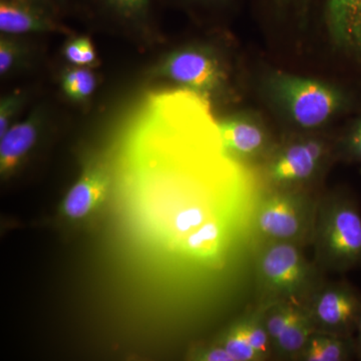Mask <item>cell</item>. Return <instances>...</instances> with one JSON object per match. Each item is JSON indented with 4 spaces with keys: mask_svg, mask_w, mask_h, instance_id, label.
Here are the masks:
<instances>
[{
    "mask_svg": "<svg viewBox=\"0 0 361 361\" xmlns=\"http://www.w3.org/2000/svg\"><path fill=\"white\" fill-rule=\"evenodd\" d=\"M322 8L337 44L361 56V0H322Z\"/></svg>",
    "mask_w": 361,
    "mask_h": 361,
    "instance_id": "obj_10",
    "label": "cell"
},
{
    "mask_svg": "<svg viewBox=\"0 0 361 361\" xmlns=\"http://www.w3.org/2000/svg\"><path fill=\"white\" fill-rule=\"evenodd\" d=\"M54 1L56 2V4H65L66 1H68V0H54Z\"/></svg>",
    "mask_w": 361,
    "mask_h": 361,
    "instance_id": "obj_27",
    "label": "cell"
},
{
    "mask_svg": "<svg viewBox=\"0 0 361 361\" xmlns=\"http://www.w3.org/2000/svg\"><path fill=\"white\" fill-rule=\"evenodd\" d=\"M97 84L96 75L87 66H71L61 73V87L63 94L77 103L89 99L96 90Z\"/></svg>",
    "mask_w": 361,
    "mask_h": 361,
    "instance_id": "obj_15",
    "label": "cell"
},
{
    "mask_svg": "<svg viewBox=\"0 0 361 361\" xmlns=\"http://www.w3.org/2000/svg\"><path fill=\"white\" fill-rule=\"evenodd\" d=\"M314 205L302 194L288 190L271 192L254 208V236L260 241L292 242L302 245L312 235Z\"/></svg>",
    "mask_w": 361,
    "mask_h": 361,
    "instance_id": "obj_3",
    "label": "cell"
},
{
    "mask_svg": "<svg viewBox=\"0 0 361 361\" xmlns=\"http://www.w3.org/2000/svg\"><path fill=\"white\" fill-rule=\"evenodd\" d=\"M311 236L320 267L344 272L361 266V214L349 197H330L316 206Z\"/></svg>",
    "mask_w": 361,
    "mask_h": 361,
    "instance_id": "obj_2",
    "label": "cell"
},
{
    "mask_svg": "<svg viewBox=\"0 0 361 361\" xmlns=\"http://www.w3.org/2000/svg\"><path fill=\"white\" fill-rule=\"evenodd\" d=\"M358 353H360V358L361 360V349H358Z\"/></svg>",
    "mask_w": 361,
    "mask_h": 361,
    "instance_id": "obj_28",
    "label": "cell"
},
{
    "mask_svg": "<svg viewBox=\"0 0 361 361\" xmlns=\"http://www.w3.org/2000/svg\"><path fill=\"white\" fill-rule=\"evenodd\" d=\"M348 148L353 156L361 160V121L356 125L349 137Z\"/></svg>",
    "mask_w": 361,
    "mask_h": 361,
    "instance_id": "obj_24",
    "label": "cell"
},
{
    "mask_svg": "<svg viewBox=\"0 0 361 361\" xmlns=\"http://www.w3.org/2000/svg\"><path fill=\"white\" fill-rule=\"evenodd\" d=\"M99 2L109 13L127 23H144L151 13L152 0H99Z\"/></svg>",
    "mask_w": 361,
    "mask_h": 361,
    "instance_id": "obj_17",
    "label": "cell"
},
{
    "mask_svg": "<svg viewBox=\"0 0 361 361\" xmlns=\"http://www.w3.org/2000/svg\"><path fill=\"white\" fill-rule=\"evenodd\" d=\"M264 310V323L271 341L276 339L279 334L290 323L293 322L304 311V307L293 303H278Z\"/></svg>",
    "mask_w": 361,
    "mask_h": 361,
    "instance_id": "obj_18",
    "label": "cell"
},
{
    "mask_svg": "<svg viewBox=\"0 0 361 361\" xmlns=\"http://www.w3.org/2000/svg\"><path fill=\"white\" fill-rule=\"evenodd\" d=\"M195 357L196 360L204 361H234L232 356L219 344L201 349Z\"/></svg>",
    "mask_w": 361,
    "mask_h": 361,
    "instance_id": "obj_23",
    "label": "cell"
},
{
    "mask_svg": "<svg viewBox=\"0 0 361 361\" xmlns=\"http://www.w3.org/2000/svg\"><path fill=\"white\" fill-rule=\"evenodd\" d=\"M26 52L25 45L14 35H2L0 39V75L2 78L25 63Z\"/></svg>",
    "mask_w": 361,
    "mask_h": 361,
    "instance_id": "obj_20",
    "label": "cell"
},
{
    "mask_svg": "<svg viewBox=\"0 0 361 361\" xmlns=\"http://www.w3.org/2000/svg\"><path fill=\"white\" fill-rule=\"evenodd\" d=\"M353 343L350 337L315 332L296 356L303 361H343L350 358Z\"/></svg>",
    "mask_w": 361,
    "mask_h": 361,
    "instance_id": "obj_13",
    "label": "cell"
},
{
    "mask_svg": "<svg viewBox=\"0 0 361 361\" xmlns=\"http://www.w3.org/2000/svg\"><path fill=\"white\" fill-rule=\"evenodd\" d=\"M63 54L71 66L90 68L97 61L94 44L90 37H85V35H80V37L68 39L63 47Z\"/></svg>",
    "mask_w": 361,
    "mask_h": 361,
    "instance_id": "obj_21",
    "label": "cell"
},
{
    "mask_svg": "<svg viewBox=\"0 0 361 361\" xmlns=\"http://www.w3.org/2000/svg\"><path fill=\"white\" fill-rule=\"evenodd\" d=\"M275 90L294 122L306 129L323 125L341 106L336 90L310 78L278 75Z\"/></svg>",
    "mask_w": 361,
    "mask_h": 361,
    "instance_id": "obj_5",
    "label": "cell"
},
{
    "mask_svg": "<svg viewBox=\"0 0 361 361\" xmlns=\"http://www.w3.org/2000/svg\"><path fill=\"white\" fill-rule=\"evenodd\" d=\"M315 332L314 324L304 307L300 316L272 341L273 350L282 357H296Z\"/></svg>",
    "mask_w": 361,
    "mask_h": 361,
    "instance_id": "obj_14",
    "label": "cell"
},
{
    "mask_svg": "<svg viewBox=\"0 0 361 361\" xmlns=\"http://www.w3.org/2000/svg\"><path fill=\"white\" fill-rule=\"evenodd\" d=\"M256 290L261 310L278 303L305 307L316 287V268L305 257L300 244L266 242L254 263Z\"/></svg>",
    "mask_w": 361,
    "mask_h": 361,
    "instance_id": "obj_1",
    "label": "cell"
},
{
    "mask_svg": "<svg viewBox=\"0 0 361 361\" xmlns=\"http://www.w3.org/2000/svg\"><path fill=\"white\" fill-rule=\"evenodd\" d=\"M217 344L224 348L234 361L262 360L247 338L244 318L233 323L222 334Z\"/></svg>",
    "mask_w": 361,
    "mask_h": 361,
    "instance_id": "obj_16",
    "label": "cell"
},
{
    "mask_svg": "<svg viewBox=\"0 0 361 361\" xmlns=\"http://www.w3.org/2000/svg\"><path fill=\"white\" fill-rule=\"evenodd\" d=\"M247 338L262 360L269 357L272 341L264 323V310L259 308L256 312L244 317Z\"/></svg>",
    "mask_w": 361,
    "mask_h": 361,
    "instance_id": "obj_19",
    "label": "cell"
},
{
    "mask_svg": "<svg viewBox=\"0 0 361 361\" xmlns=\"http://www.w3.org/2000/svg\"><path fill=\"white\" fill-rule=\"evenodd\" d=\"M152 75L206 97L219 90L225 78L217 56L201 47H182L171 51L157 63Z\"/></svg>",
    "mask_w": 361,
    "mask_h": 361,
    "instance_id": "obj_4",
    "label": "cell"
},
{
    "mask_svg": "<svg viewBox=\"0 0 361 361\" xmlns=\"http://www.w3.org/2000/svg\"><path fill=\"white\" fill-rule=\"evenodd\" d=\"M305 310L316 332L350 337L357 329L361 299L348 285H329L313 292Z\"/></svg>",
    "mask_w": 361,
    "mask_h": 361,
    "instance_id": "obj_6",
    "label": "cell"
},
{
    "mask_svg": "<svg viewBox=\"0 0 361 361\" xmlns=\"http://www.w3.org/2000/svg\"><path fill=\"white\" fill-rule=\"evenodd\" d=\"M42 115L35 111L20 123H13L0 137V173L13 174L37 144L42 130Z\"/></svg>",
    "mask_w": 361,
    "mask_h": 361,
    "instance_id": "obj_11",
    "label": "cell"
},
{
    "mask_svg": "<svg viewBox=\"0 0 361 361\" xmlns=\"http://www.w3.org/2000/svg\"><path fill=\"white\" fill-rule=\"evenodd\" d=\"M192 1L199 2L203 4H224L227 0H192Z\"/></svg>",
    "mask_w": 361,
    "mask_h": 361,
    "instance_id": "obj_25",
    "label": "cell"
},
{
    "mask_svg": "<svg viewBox=\"0 0 361 361\" xmlns=\"http://www.w3.org/2000/svg\"><path fill=\"white\" fill-rule=\"evenodd\" d=\"M110 183V176L103 166H87L61 202V214L73 221L87 218L103 203Z\"/></svg>",
    "mask_w": 361,
    "mask_h": 361,
    "instance_id": "obj_9",
    "label": "cell"
},
{
    "mask_svg": "<svg viewBox=\"0 0 361 361\" xmlns=\"http://www.w3.org/2000/svg\"><path fill=\"white\" fill-rule=\"evenodd\" d=\"M223 146L230 155H256L265 142L263 130L255 123L242 118H230L218 122Z\"/></svg>",
    "mask_w": 361,
    "mask_h": 361,
    "instance_id": "obj_12",
    "label": "cell"
},
{
    "mask_svg": "<svg viewBox=\"0 0 361 361\" xmlns=\"http://www.w3.org/2000/svg\"><path fill=\"white\" fill-rule=\"evenodd\" d=\"M49 0H0V32L2 35L59 32Z\"/></svg>",
    "mask_w": 361,
    "mask_h": 361,
    "instance_id": "obj_7",
    "label": "cell"
},
{
    "mask_svg": "<svg viewBox=\"0 0 361 361\" xmlns=\"http://www.w3.org/2000/svg\"><path fill=\"white\" fill-rule=\"evenodd\" d=\"M357 332H358V349H361V314L360 316V319H358L357 323Z\"/></svg>",
    "mask_w": 361,
    "mask_h": 361,
    "instance_id": "obj_26",
    "label": "cell"
},
{
    "mask_svg": "<svg viewBox=\"0 0 361 361\" xmlns=\"http://www.w3.org/2000/svg\"><path fill=\"white\" fill-rule=\"evenodd\" d=\"M324 148L322 142L306 140L287 147L271 163L268 175L278 186L302 183L310 180L322 161Z\"/></svg>",
    "mask_w": 361,
    "mask_h": 361,
    "instance_id": "obj_8",
    "label": "cell"
},
{
    "mask_svg": "<svg viewBox=\"0 0 361 361\" xmlns=\"http://www.w3.org/2000/svg\"><path fill=\"white\" fill-rule=\"evenodd\" d=\"M25 102L20 90L6 94L0 101V137L11 127L14 116L18 115Z\"/></svg>",
    "mask_w": 361,
    "mask_h": 361,
    "instance_id": "obj_22",
    "label": "cell"
}]
</instances>
